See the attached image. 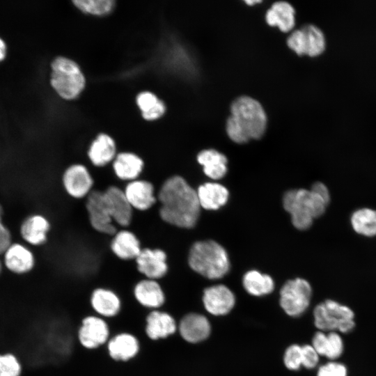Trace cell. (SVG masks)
<instances>
[{"instance_id": "1", "label": "cell", "mask_w": 376, "mask_h": 376, "mask_svg": "<svg viewBox=\"0 0 376 376\" xmlns=\"http://www.w3.org/2000/svg\"><path fill=\"white\" fill-rule=\"evenodd\" d=\"M157 198L162 221L183 228L195 226L201 207L197 191L183 178L173 175L166 179L160 187Z\"/></svg>"}, {"instance_id": "2", "label": "cell", "mask_w": 376, "mask_h": 376, "mask_svg": "<svg viewBox=\"0 0 376 376\" xmlns=\"http://www.w3.org/2000/svg\"><path fill=\"white\" fill-rule=\"evenodd\" d=\"M230 112L226 129L232 141L242 143L264 134L267 116L258 101L249 96H240L232 102Z\"/></svg>"}, {"instance_id": "3", "label": "cell", "mask_w": 376, "mask_h": 376, "mask_svg": "<svg viewBox=\"0 0 376 376\" xmlns=\"http://www.w3.org/2000/svg\"><path fill=\"white\" fill-rule=\"evenodd\" d=\"M329 201V191L320 182L314 183L309 190L288 191L283 198V207L290 213L293 226L299 230L309 228L313 220L325 212Z\"/></svg>"}, {"instance_id": "4", "label": "cell", "mask_w": 376, "mask_h": 376, "mask_svg": "<svg viewBox=\"0 0 376 376\" xmlns=\"http://www.w3.org/2000/svg\"><path fill=\"white\" fill-rule=\"evenodd\" d=\"M188 262L194 271L210 279H220L230 269L226 250L212 240L194 243L190 249Z\"/></svg>"}, {"instance_id": "5", "label": "cell", "mask_w": 376, "mask_h": 376, "mask_svg": "<svg viewBox=\"0 0 376 376\" xmlns=\"http://www.w3.org/2000/svg\"><path fill=\"white\" fill-rule=\"evenodd\" d=\"M50 84L63 99L73 100L80 95L86 85L85 77L73 60L58 56L51 63Z\"/></svg>"}, {"instance_id": "6", "label": "cell", "mask_w": 376, "mask_h": 376, "mask_svg": "<svg viewBox=\"0 0 376 376\" xmlns=\"http://www.w3.org/2000/svg\"><path fill=\"white\" fill-rule=\"evenodd\" d=\"M315 326L324 332L347 334L354 327V313L348 306L332 299L318 304L313 310Z\"/></svg>"}, {"instance_id": "7", "label": "cell", "mask_w": 376, "mask_h": 376, "mask_svg": "<svg viewBox=\"0 0 376 376\" xmlns=\"http://www.w3.org/2000/svg\"><path fill=\"white\" fill-rule=\"evenodd\" d=\"M111 336L109 321L95 314L84 316L77 330L79 345L88 351H94L107 345Z\"/></svg>"}, {"instance_id": "8", "label": "cell", "mask_w": 376, "mask_h": 376, "mask_svg": "<svg viewBox=\"0 0 376 376\" xmlns=\"http://www.w3.org/2000/svg\"><path fill=\"white\" fill-rule=\"evenodd\" d=\"M312 288L305 279L288 281L280 290V306L291 317L301 315L310 305Z\"/></svg>"}, {"instance_id": "9", "label": "cell", "mask_w": 376, "mask_h": 376, "mask_svg": "<svg viewBox=\"0 0 376 376\" xmlns=\"http://www.w3.org/2000/svg\"><path fill=\"white\" fill-rule=\"evenodd\" d=\"M88 221L96 232L113 236L118 230L105 202L103 191L93 189L86 198Z\"/></svg>"}, {"instance_id": "10", "label": "cell", "mask_w": 376, "mask_h": 376, "mask_svg": "<svg viewBox=\"0 0 376 376\" xmlns=\"http://www.w3.org/2000/svg\"><path fill=\"white\" fill-rule=\"evenodd\" d=\"M61 182L65 193L74 199L86 198L93 190L94 180L88 168L80 163L68 166Z\"/></svg>"}, {"instance_id": "11", "label": "cell", "mask_w": 376, "mask_h": 376, "mask_svg": "<svg viewBox=\"0 0 376 376\" xmlns=\"http://www.w3.org/2000/svg\"><path fill=\"white\" fill-rule=\"evenodd\" d=\"M108 357L116 363H129L141 352V344L134 333L120 331L111 336L106 345Z\"/></svg>"}, {"instance_id": "12", "label": "cell", "mask_w": 376, "mask_h": 376, "mask_svg": "<svg viewBox=\"0 0 376 376\" xmlns=\"http://www.w3.org/2000/svg\"><path fill=\"white\" fill-rule=\"evenodd\" d=\"M88 302L93 314L106 320L118 317L123 306L120 296L115 290L103 286L92 290Z\"/></svg>"}, {"instance_id": "13", "label": "cell", "mask_w": 376, "mask_h": 376, "mask_svg": "<svg viewBox=\"0 0 376 376\" xmlns=\"http://www.w3.org/2000/svg\"><path fill=\"white\" fill-rule=\"evenodd\" d=\"M167 256L164 251L159 248H143L134 260L136 267L143 278L159 280L168 272Z\"/></svg>"}, {"instance_id": "14", "label": "cell", "mask_w": 376, "mask_h": 376, "mask_svg": "<svg viewBox=\"0 0 376 376\" xmlns=\"http://www.w3.org/2000/svg\"><path fill=\"white\" fill-rule=\"evenodd\" d=\"M178 324L173 316L160 309L149 311L145 317L143 333L151 341L164 340L173 335Z\"/></svg>"}, {"instance_id": "15", "label": "cell", "mask_w": 376, "mask_h": 376, "mask_svg": "<svg viewBox=\"0 0 376 376\" xmlns=\"http://www.w3.org/2000/svg\"><path fill=\"white\" fill-rule=\"evenodd\" d=\"M103 195L114 223L123 228L128 227L132 221L134 210L123 189L110 185L103 191Z\"/></svg>"}, {"instance_id": "16", "label": "cell", "mask_w": 376, "mask_h": 376, "mask_svg": "<svg viewBox=\"0 0 376 376\" xmlns=\"http://www.w3.org/2000/svg\"><path fill=\"white\" fill-rule=\"evenodd\" d=\"M132 295L138 305L148 311L160 309L166 301L164 291L157 280L143 278L138 281Z\"/></svg>"}, {"instance_id": "17", "label": "cell", "mask_w": 376, "mask_h": 376, "mask_svg": "<svg viewBox=\"0 0 376 376\" xmlns=\"http://www.w3.org/2000/svg\"><path fill=\"white\" fill-rule=\"evenodd\" d=\"M123 191L134 210L147 211L157 201L154 185L147 180L138 178L127 182Z\"/></svg>"}, {"instance_id": "18", "label": "cell", "mask_w": 376, "mask_h": 376, "mask_svg": "<svg viewBox=\"0 0 376 376\" xmlns=\"http://www.w3.org/2000/svg\"><path fill=\"white\" fill-rule=\"evenodd\" d=\"M203 302L205 310L211 315H224L234 307L235 297L226 285H217L205 289Z\"/></svg>"}, {"instance_id": "19", "label": "cell", "mask_w": 376, "mask_h": 376, "mask_svg": "<svg viewBox=\"0 0 376 376\" xmlns=\"http://www.w3.org/2000/svg\"><path fill=\"white\" fill-rule=\"evenodd\" d=\"M178 331L184 340L189 343H197L210 336L211 326L205 315L190 313L181 318L178 324Z\"/></svg>"}, {"instance_id": "20", "label": "cell", "mask_w": 376, "mask_h": 376, "mask_svg": "<svg viewBox=\"0 0 376 376\" xmlns=\"http://www.w3.org/2000/svg\"><path fill=\"white\" fill-rule=\"evenodd\" d=\"M141 244L136 235L130 230H118L112 236L110 249L120 260H135L142 250Z\"/></svg>"}, {"instance_id": "21", "label": "cell", "mask_w": 376, "mask_h": 376, "mask_svg": "<svg viewBox=\"0 0 376 376\" xmlns=\"http://www.w3.org/2000/svg\"><path fill=\"white\" fill-rule=\"evenodd\" d=\"M144 165V161L140 156L125 151L117 153L111 163L116 177L127 182L138 179L143 171Z\"/></svg>"}, {"instance_id": "22", "label": "cell", "mask_w": 376, "mask_h": 376, "mask_svg": "<svg viewBox=\"0 0 376 376\" xmlns=\"http://www.w3.org/2000/svg\"><path fill=\"white\" fill-rule=\"evenodd\" d=\"M117 155L114 139L107 134L100 133L91 142L87 155L95 167L102 168L112 163Z\"/></svg>"}, {"instance_id": "23", "label": "cell", "mask_w": 376, "mask_h": 376, "mask_svg": "<svg viewBox=\"0 0 376 376\" xmlns=\"http://www.w3.org/2000/svg\"><path fill=\"white\" fill-rule=\"evenodd\" d=\"M50 223L42 214H33L27 217L22 224L20 233L29 244L40 246L46 242L50 230Z\"/></svg>"}, {"instance_id": "24", "label": "cell", "mask_w": 376, "mask_h": 376, "mask_svg": "<svg viewBox=\"0 0 376 376\" xmlns=\"http://www.w3.org/2000/svg\"><path fill=\"white\" fill-rule=\"evenodd\" d=\"M4 263L10 272L25 274L33 268L35 258L31 250L25 246L13 244L4 252Z\"/></svg>"}, {"instance_id": "25", "label": "cell", "mask_w": 376, "mask_h": 376, "mask_svg": "<svg viewBox=\"0 0 376 376\" xmlns=\"http://www.w3.org/2000/svg\"><path fill=\"white\" fill-rule=\"evenodd\" d=\"M311 345L320 356L331 361L339 358L344 350L343 339L336 331H317L313 337Z\"/></svg>"}, {"instance_id": "26", "label": "cell", "mask_w": 376, "mask_h": 376, "mask_svg": "<svg viewBox=\"0 0 376 376\" xmlns=\"http://www.w3.org/2000/svg\"><path fill=\"white\" fill-rule=\"evenodd\" d=\"M265 20L269 25L276 26L281 31L288 32L295 26V9L287 1H276L267 10Z\"/></svg>"}, {"instance_id": "27", "label": "cell", "mask_w": 376, "mask_h": 376, "mask_svg": "<svg viewBox=\"0 0 376 376\" xmlns=\"http://www.w3.org/2000/svg\"><path fill=\"white\" fill-rule=\"evenodd\" d=\"M196 191L200 206L206 210H217L225 205L228 198V189L218 183H205Z\"/></svg>"}, {"instance_id": "28", "label": "cell", "mask_w": 376, "mask_h": 376, "mask_svg": "<svg viewBox=\"0 0 376 376\" xmlns=\"http://www.w3.org/2000/svg\"><path fill=\"white\" fill-rule=\"evenodd\" d=\"M197 160L203 166L205 175L212 179H220L227 172V158L216 150H202L197 155Z\"/></svg>"}, {"instance_id": "29", "label": "cell", "mask_w": 376, "mask_h": 376, "mask_svg": "<svg viewBox=\"0 0 376 376\" xmlns=\"http://www.w3.org/2000/svg\"><path fill=\"white\" fill-rule=\"evenodd\" d=\"M242 284L249 294L256 297L268 295L274 288V282L270 276L256 270L249 271L244 275Z\"/></svg>"}, {"instance_id": "30", "label": "cell", "mask_w": 376, "mask_h": 376, "mask_svg": "<svg viewBox=\"0 0 376 376\" xmlns=\"http://www.w3.org/2000/svg\"><path fill=\"white\" fill-rule=\"evenodd\" d=\"M136 104L143 119L155 120L162 117L166 111L164 102L150 91H143L136 96Z\"/></svg>"}, {"instance_id": "31", "label": "cell", "mask_w": 376, "mask_h": 376, "mask_svg": "<svg viewBox=\"0 0 376 376\" xmlns=\"http://www.w3.org/2000/svg\"><path fill=\"white\" fill-rule=\"evenodd\" d=\"M351 224L356 233L366 236L376 235V210L361 208L354 211L351 216Z\"/></svg>"}, {"instance_id": "32", "label": "cell", "mask_w": 376, "mask_h": 376, "mask_svg": "<svg viewBox=\"0 0 376 376\" xmlns=\"http://www.w3.org/2000/svg\"><path fill=\"white\" fill-rule=\"evenodd\" d=\"M301 29L304 34L306 55L315 57L324 52L326 40L323 32L313 24H305Z\"/></svg>"}, {"instance_id": "33", "label": "cell", "mask_w": 376, "mask_h": 376, "mask_svg": "<svg viewBox=\"0 0 376 376\" xmlns=\"http://www.w3.org/2000/svg\"><path fill=\"white\" fill-rule=\"evenodd\" d=\"M72 2L81 11L94 15L108 14L114 6L113 0H74Z\"/></svg>"}, {"instance_id": "34", "label": "cell", "mask_w": 376, "mask_h": 376, "mask_svg": "<svg viewBox=\"0 0 376 376\" xmlns=\"http://www.w3.org/2000/svg\"><path fill=\"white\" fill-rule=\"evenodd\" d=\"M22 366L15 355L0 354V376H20Z\"/></svg>"}, {"instance_id": "35", "label": "cell", "mask_w": 376, "mask_h": 376, "mask_svg": "<svg viewBox=\"0 0 376 376\" xmlns=\"http://www.w3.org/2000/svg\"><path fill=\"white\" fill-rule=\"evenodd\" d=\"M283 363L289 370H299L302 366L301 346L297 344L290 345L285 351Z\"/></svg>"}, {"instance_id": "36", "label": "cell", "mask_w": 376, "mask_h": 376, "mask_svg": "<svg viewBox=\"0 0 376 376\" xmlns=\"http://www.w3.org/2000/svg\"><path fill=\"white\" fill-rule=\"evenodd\" d=\"M346 366L336 361H330L320 366L317 372V376H347Z\"/></svg>"}, {"instance_id": "37", "label": "cell", "mask_w": 376, "mask_h": 376, "mask_svg": "<svg viewBox=\"0 0 376 376\" xmlns=\"http://www.w3.org/2000/svg\"><path fill=\"white\" fill-rule=\"evenodd\" d=\"M287 45L297 54L306 55L304 34L301 28L292 31L287 38Z\"/></svg>"}, {"instance_id": "38", "label": "cell", "mask_w": 376, "mask_h": 376, "mask_svg": "<svg viewBox=\"0 0 376 376\" xmlns=\"http://www.w3.org/2000/svg\"><path fill=\"white\" fill-rule=\"evenodd\" d=\"M302 366L308 369L316 367L320 355L311 345H301Z\"/></svg>"}, {"instance_id": "39", "label": "cell", "mask_w": 376, "mask_h": 376, "mask_svg": "<svg viewBox=\"0 0 376 376\" xmlns=\"http://www.w3.org/2000/svg\"><path fill=\"white\" fill-rule=\"evenodd\" d=\"M11 236L8 229L0 221V254L4 253L11 244Z\"/></svg>"}, {"instance_id": "40", "label": "cell", "mask_w": 376, "mask_h": 376, "mask_svg": "<svg viewBox=\"0 0 376 376\" xmlns=\"http://www.w3.org/2000/svg\"><path fill=\"white\" fill-rule=\"evenodd\" d=\"M6 46L4 41L0 38V61L6 56Z\"/></svg>"}, {"instance_id": "41", "label": "cell", "mask_w": 376, "mask_h": 376, "mask_svg": "<svg viewBox=\"0 0 376 376\" xmlns=\"http://www.w3.org/2000/svg\"><path fill=\"white\" fill-rule=\"evenodd\" d=\"M260 1H258V0H248V1H245V3H246L247 4L251 6L253 4H255V3H260Z\"/></svg>"}, {"instance_id": "42", "label": "cell", "mask_w": 376, "mask_h": 376, "mask_svg": "<svg viewBox=\"0 0 376 376\" xmlns=\"http://www.w3.org/2000/svg\"><path fill=\"white\" fill-rule=\"evenodd\" d=\"M2 215H3V209H2V207L0 205V221H2L1 220Z\"/></svg>"}, {"instance_id": "43", "label": "cell", "mask_w": 376, "mask_h": 376, "mask_svg": "<svg viewBox=\"0 0 376 376\" xmlns=\"http://www.w3.org/2000/svg\"><path fill=\"white\" fill-rule=\"evenodd\" d=\"M1 260H0V273H1Z\"/></svg>"}]
</instances>
